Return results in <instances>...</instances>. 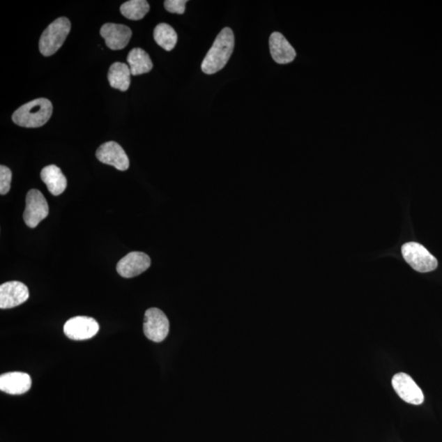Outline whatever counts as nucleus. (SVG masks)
Masks as SVG:
<instances>
[{
	"mask_svg": "<svg viewBox=\"0 0 442 442\" xmlns=\"http://www.w3.org/2000/svg\"><path fill=\"white\" fill-rule=\"evenodd\" d=\"M234 49V35L230 28L225 27L216 37L213 46L202 61L201 70L213 75L225 67Z\"/></svg>",
	"mask_w": 442,
	"mask_h": 442,
	"instance_id": "1",
	"label": "nucleus"
},
{
	"mask_svg": "<svg viewBox=\"0 0 442 442\" xmlns=\"http://www.w3.org/2000/svg\"><path fill=\"white\" fill-rule=\"evenodd\" d=\"M53 114V105L47 98H37L22 105L14 112V123L26 128L43 126Z\"/></svg>",
	"mask_w": 442,
	"mask_h": 442,
	"instance_id": "2",
	"label": "nucleus"
},
{
	"mask_svg": "<svg viewBox=\"0 0 442 442\" xmlns=\"http://www.w3.org/2000/svg\"><path fill=\"white\" fill-rule=\"evenodd\" d=\"M70 31V22L67 17H59L46 28L39 43L40 53L49 57L63 46Z\"/></svg>",
	"mask_w": 442,
	"mask_h": 442,
	"instance_id": "3",
	"label": "nucleus"
},
{
	"mask_svg": "<svg viewBox=\"0 0 442 442\" xmlns=\"http://www.w3.org/2000/svg\"><path fill=\"white\" fill-rule=\"evenodd\" d=\"M404 259L413 270L420 273H427L436 269L437 260L422 246L415 242L404 244L402 248Z\"/></svg>",
	"mask_w": 442,
	"mask_h": 442,
	"instance_id": "4",
	"label": "nucleus"
},
{
	"mask_svg": "<svg viewBox=\"0 0 442 442\" xmlns=\"http://www.w3.org/2000/svg\"><path fill=\"white\" fill-rule=\"evenodd\" d=\"M170 323L166 314L158 308H150L145 312L144 333L154 342H161L168 336Z\"/></svg>",
	"mask_w": 442,
	"mask_h": 442,
	"instance_id": "5",
	"label": "nucleus"
},
{
	"mask_svg": "<svg viewBox=\"0 0 442 442\" xmlns=\"http://www.w3.org/2000/svg\"><path fill=\"white\" fill-rule=\"evenodd\" d=\"M49 205L41 192L31 190L26 199V209L23 219L28 227L36 228L49 215Z\"/></svg>",
	"mask_w": 442,
	"mask_h": 442,
	"instance_id": "6",
	"label": "nucleus"
},
{
	"mask_svg": "<svg viewBox=\"0 0 442 442\" xmlns=\"http://www.w3.org/2000/svg\"><path fill=\"white\" fill-rule=\"evenodd\" d=\"M100 326L95 319L87 317H77L68 319L64 324L65 335L73 340H87L95 337Z\"/></svg>",
	"mask_w": 442,
	"mask_h": 442,
	"instance_id": "7",
	"label": "nucleus"
},
{
	"mask_svg": "<svg viewBox=\"0 0 442 442\" xmlns=\"http://www.w3.org/2000/svg\"><path fill=\"white\" fill-rule=\"evenodd\" d=\"M393 387L403 401L412 404H422L425 402V396L422 390L416 384L415 381L404 373H398L394 375L392 380Z\"/></svg>",
	"mask_w": 442,
	"mask_h": 442,
	"instance_id": "8",
	"label": "nucleus"
},
{
	"mask_svg": "<svg viewBox=\"0 0 442 442\" xmlns=\"http://www.w3.org/2000/svg\"><path fill=\"white\" fill-rule=\"evenodd\" d=\"M151 266V259L144 252H132L127 254L116 265V271L123 278L138 276Z\"/></svg>",
	"mask_w": 442,
	"mask_h": 442,
	"instance_id": "9",
	"label": "nucleus"
},
{
	"mask_svg": "<svg viewBox=\"0 0 442 442\" xmlns=\"http://www.w3.org/2000/svg\"><path fill=\"white\" fill-rule=\"evenodd\" d=\"M30 297L29 289L18 281H10L0 286V308L10 309L18 307Z\"/></svg>",
	"mask_w": 442,
	"mask_h": 442,
	"instance_id": "10",
	"label": "nucleus"
},
{
	"mask_svg": "<svg viewBox=\"0 0 442 442\" xmlns=\"http://www.w3.org/2000/svg\"><path fill=\"white\" fill-rule=\"evenodd\" d=\"M96 157L98 161L110 165L119 171L128 170L130 167L129 158L124 149L114 141L102 144L97 150Z\"/></svg>",
	"mask_w": 442,
	"mask_h": 442,
	"instance_id": "11",
	"label": "nucleus"
},
{
	"mask_svg": "<svg viewBox=\"0 0 442 442\" xmlns=\"http://www.w3.org/2000/svg\"><path fill=\"white\" fill-rule=\"evenodd\" d=\"M100 35L105 40L106 45L112 50L125 48L132 36V31L125 25L106 23L100 29Z\"/></svg>",
	"mask_w": 442,
	"mask_h": 442,
	"instance_id": "12",
	"label": "nucleus"
},
{
	"mask_svg": "<svg viewBox=\"0 0 442 442\" xmlns=\"http://www.w3.org/2000/svg\"><path fill=\"white\" fill-rule=\"evenodd\" d=\"M270 51L271 57L279 64H288L295 59L296 51L280 32L272 33L270 37Z\"/></svg>",
	"mask_w": 442,
	"mask_h": 442,
	"instance_id": "13",
	"label": "nucleus"
},
{
	"mask_svg": "<svg viewBox=\"0 0 442 442\" xmlns=\"http://www.w3.org/2000/svg\"><path fill=\"white\" fill-rule=\"evenodd\" d=\"M31 388L29 374L22 372H11L0 376V390L10 395H22Z\"/></svg>",
	"mask_w": 442,
	"mask_h": 442,
	"instance_id": "14",
	"label": "nucleus"
},
{
	"mask_svg": "<svg viewBox=\"0 0 442 442\" xmlns=\"http://www.w3.org/2000/svg\"><path fill=\"white\" fill-rule=\"evenodd\" d=\"M40 176L41 180L48 188V190L54 196L62 195L67 188V178L65 177L61 169L55 165H49L43 168Z\"/></svg>",
	"mask_w": 442,
	"mask_h": 442,
	"instance_id": "15",
	"label": "nucleus"
},
{
	"mask_svg": "<svg viewBox=\"0 0 442 442\" xmlns=\"http://www.w3.org/2000/svg\"><path fill=\"white\" fill-rule=\"evenodd\" d=\"M127 62L130 65V73L132 76H139L148 73L153 69V64L147 52L142 49L135 48L131 50L127 56Z\"/></svg>",
	"mask_w": 442,
	"mask_h": 442,
	"instance_id": "16",
	"label": "nucleus"
},
{
	"mask_svg": "<svg viewBox=\"0 0 442 442\" xmlns=\"http://www.w3.org/2000/svg\"><path fill=\"white\" fill-rule=\"evenodd\" d=\"M130 69L125 63H114L109 68L107 79L110 86L121 91H126L130 84Z\"/></svg>",
	"mask_w": 442,
	"mask_h": 442,
	"instance_id": "17",
	"label": "nucleus"
},
{
	"mask_svg": "<svg viewBox=\"0 0 442 442\" xmlns=\"http://www.w3.org/2000/svg\"><path fill=\"white\" fill-rule=\"evenodd\" d=\"M153 37L156 43L167 51H172L175 48L178 40L176 31L167 23H160L155 27Z\"/></svg>",
	"mask_w": 442,
	"mask_h": 442,
	"instance_id": "18",
	"label": "nucleus"
},
{
	"mask_svg": "<svg viewBox=\"0 0 442 442\" xmlns=\"http://www.w3.org/2000/svg\"><path fill=\"white\" fill-rule=\"evenodd\" d=\"M149 9V3L145 0H130L122 4L121 13L130 20L138 21L145 17Z\"/></svg>",
	"mask_w": 442,
	"mask_h": 442,
	"instance_id": "19",
	"label": "nucleus"
},
{
	"mask_svg": "<svg viewBox=\"0 0 442 442\" xmlns=\"http://www.w3.org/2000/svg\"><path fill=\"white\" fill-rule=\"evenodd\" d=\"M12 172L6 166L0 167V195H6L11 188Z\"/></svg>",
	"mask_w": 442,
	"mask_h": 442,
	"instance_id": "20",
	"label": "nucleus"
},
{
	"mask_svg": "<svg viewBox=\"0 0 442 442\" xmlns=\"http://www.w3.org/2000/svg\"><path fill=\"white\" fill-rule=\"evenodd\" d=\"M186 3L187 0H167L164 6L169 13L183 14L185 12Z\"/></svg>",
	"mask_w": 442,
	"mask_h": 442,
	"instance_id": "21",
	"label": "nucleus"
}]
</instances>
